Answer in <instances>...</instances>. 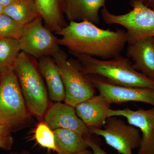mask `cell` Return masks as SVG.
<instances>
[{"label": "cell", "instance_id": "12", "mask_svg": "<svg viewBox=\"0 0 154 154\" xmlns=\"http://www.w3.org/2000/svg\"><path fill=\"white\" fill-rule=\"evenodd\" d=\"M110 104L101 94L94 95L75 107L78 117L88 129L102 128L107 119Z\"/></svg>", "mask_w": 154, "mask_h": 154}, {"label": "cell", "instance_id": "7", "mask_svg": "<svg viewBox=\"0 0 154 154\" xmlns=\"http://www.w3.org/2000/svg\"><path fill=\"white\" fill-rule=\"evenodd\" d=\"M41 16L23 27L19 39L21 51L37 59L53 57L61 49L58 38L45 25Z\"/></svg>", "mask_w": 154, "mask_h": 154}, {"label": "cell", "instance_id": "15", "mask_svg": "<svg viewBox=\"0 0 154 154\" xmlns=\"http://www.w3.org/2000/svg\"><path fill=\"white\" fill-rule=\"evenodd\" d=\"M38 66L44 78L50 99L56 102H64L66 93L63 82L54 59L51 57L38 59Z\"/></svg>", "mask_w": 154, "mask_h": 154}, {"label": "cell", "instance_id": "8", "mask_svg": "<svg viewBox=\"0 0 154 154\" xmlns=\"http://www.w3.org/2000/svg\"><path fill=\"white\" fill-rule=\"evenodd\" d=\"M89 130L91 134L102 137L107 145L120 154H133V150L139 147L141 141L139 129L116 116L107 118L103 128Z\"/></svg>", "mask_w": 154, "mask_h": 154}, {"label": "cell", "instance_id": "22", "mask_svg": "<svg viewBox=\"0 0 154 154\" xmlns=\"http://www.w3.org/2000/svg\"><path fill=\"white\" fill-rule=\"evenodd\" d=\"M13 144V139L11 135L2 136L0 135V148L5 150L10 149Z\"/></svg>", "mask_w": 154, "mask_h": 154}, {"label": "cell", "instance_id": "1", "mask_svg": "<svg viewBox=\"0 0 154 154\" xmlns=\"http://www.w3.org/2000/svg\"><path fill=\"white\" fill-rule=\"evenodd\" d=\"M60 45L71 54H78L109 60L120 55L127 41L123 29L104 30L88 22H69L58 33Z\"/></svg>", "mask_w": 154, "mask_h": 154}, {"label": "cell", "instance_id": "28", "mask_svg": "<svg viewBox=\"0 0 154 154\" xmlns=\"http://www.w3.org/2000/svg\"><path fill=\"white\" fill-rule=\"evenodd\" d=\"M10 154H29L28 152L23 151L21 152H11Z\"/></svg>", "mask_w": 154, "mask_h": 154}, {"label": "cell", "instance_id": "17", "mask_svg": "<svg viewBox=\"0 0 154 154\" xmlns=\"http://www.w3.org/2000/svg\"><path fill=\"white\" fill-rule=\"evenodd\" d=\"M55 152L58 154H73L89 147L87 137L71 130L58 128L53 131Z\"/></svg>", "mask_w": 154, "mask_h": 154}, {"label": "cell", "instance_id": "25", "mask_svg": "<svg viewBox=\"0 0 154 154\" xmlns=\"http://www.w3.org/2000/svg\"><path fill=\"white\" fill-rule=\"evenodd\" d=\"M145 5L154 11V0H142Z\"/></svg>", "mask_w": 154, "mask_h": 154}, {"label": "cell", "instance_id": "23", "mask_svg": "<svg viewBox=\"0 0 154 154\" xmlns=\"http://www.w3.org/2000/svg\"><path fill=\"white\" fill-rule=\"evenodd\" d=\"M88 145L89 147L92 150V154H109L101 148L99 145L91 140V137L88 140ZM115 154H120L119 153Z\"/></svg>", "mask_w": 154, "mask_h": 154}, {"label": "cell", "instance_id": "9", "mask_svg": "<svg viewBox=\"0 0 154 154\" xmlns=\"http://www.w3.org/2000/svg\"><path fill=\"white\" fill-rule=\"evenodd\" d=\"M85 76L110 105L136 102L146 103L154 107V89L116 85L99 76Z\"/></svg>", "mask_w": 154, "mask_h": 154}, {"label": "cell", "instance_id": "24", "mask_svg": "<svg viewBox=\"0 0 154 154\" xmlns=\"http://www.w3.org/2000/svg\"><path fill=\"white\" fill-rule=\"evenodd\" d=\"M11 128L10 127L0 121V135L2 136H8L10 135Z\"/></svg>", "mask_w": 154, "mask_h": 154}, {"label": "cell", "instance_id": "31", "mask_svg": "<svg viewBox=\"0 0 154 154\" xmlns=\"http://www.w3.org/2000/svg\"></svg>", "mask_w": 154, "mask_h": 154}, {"label": "cell", "instance_id": "30", "mask_svg": "<svg viewBox=\"0 0 154 154\" xmlns=\"http://www.w3.org/2000/svg\"><path fill=\"white\" fill-rule=\"evenodd\" d=\"M0 79H1V71H0Z\"/></svg>", "mask_w": 154, "mask_h": 154}, {"label": "cell", "instance_id": "6", "mask_svg": "<svg viewBox=\"0 0 154 154\" xmlns=\"http://www.w3.org/2000/svg\"><path fill=\"white\" fill-rule=\"evenodd\" d=\"M60 72L66 93L64 102L75 107L78 104L95 95V88L80 72L73 59L60 49L52 57Z\"/></svg>", "mask_w": 154, "mask_h": 154}, {"label": "cell", "instance_id": "29", "mask_svg": "<svg viewBox=\"0 0 154 154\" xmlns=\"http://www.w3.org/2000/svg\"><path fill=\"white\" fill-rule=\"evenodd\" d=\"M4 8L0 4V14H3L4 13Z\"/></svg>", "mask_w": 154, "mask_h": 154}, {"label": "cell", "instance_id": "16", "mask_svg": "<svg viewBox=\"0 0 154 154\" xmlns=\"http://www.w3.org/2000/svg\"><path fill=\"white\" fill-rule=\"evenodd\" d=\"M45 27L58 34L68 25L65 19L64 0H35Z\"/></svg>", "mask_w": 154, "mask_h": 154}, {"label": "cell", "instance_id": "27", "mask_svg": "<svg viewBox=\"0 0 154 154\" xmlns=\"http://www.w3.org/2000/svg\"><path fill=\"white\" fill-rule=\"evenodd\" d=\"M73 154H92V152L88 150L87 149Z\"/></svg>", "mask_w": 154, "mask_h": 154}, {"label": "cell", "instance_id": "21", "mask_svg": "<svg viewBox=\"0 0 154 154\" xmlns=\"http://www.w3.org/2000/svg\"><path fill=\"white\" fill-rule=\"evenodd\" d=\"M34 137L39 145L55 152L54 133L44 121L41 122L37 125L35 129Z\"/></svg>", "mask_w": 154, "mask_h": 154}, {"label": "cell", "instance_id": "19", "mask_svg": "<svg viewBox=\"0 0 154 154\" xmlns=\"http://www.w3.org/2000/svg\"><path fill=\"white\" fill-rule=\"evenodd\" d=\"M21 51L18 39L0 38V71L13 66Z\"/></svg>", "mask_w": 154, "mask_h": 154}, {"label": "cell", "instance_id": "20", "mask_svg": "<svg viewBox=\"0 0 154 154\" xmlns=\"http://www.w3.org/2000/svg\"><path fill=\"white\" fill-rule=\"evenodd\" d=\"M24 26L6 14H0V38H12L19 40Z\"/></svg>", "mask_w": 154, "mask_h": 154}, {"label": "cell", "instance_id": "3", "mask_svg": "<svg viewBox=\"0 0 154 154\" xmlns=\"http://www.w3.org/2000/svg\"><path fill=\"white\" fill-rule=\"evenodd\" d=\"M13 68L28 111L38 118H42L49 101L46 87L36 66L28 54L21 51Z\"/></svg>", "mask_w": 154, "mask_h": 154}, {"label": "cell", "instance_id": "4", "mask_svg": "<svg viewBox=\"0 0 154 154\" xmlns=\"http://www.w3.org/2000/svg\"><path fill=\"white\" fill-rule=\"evenodd\" d=\"M132 10L122 15L111 14L106 7L101 10V15L107 25H121L126 29L128 44L148 37H154V11L148 8L142 0H130Z\"/></svg>", "mask_w": 154, "mask_h": 154}, {"label": "cell", "instance_id": "26", "mask_svg": "<svg viewBox=\"0 0 154 154\" xmlns=\"http://www.w3.org/2000/svg\"><path fill=\"white\" fill-rule=\"evenodd\" d=\"M18 1L19 0H0V4L5 8Z\"/></svg>", "mask_w": 154, "mask_h": 154}, {"label": "cell", "instance_id": "11", "mask_svg": "<svg viewBox=\"0 0 154 154\" xmlns=\"http://www.w3.org/2000/svg\"><path fill=\"white\" fill-rule=\"evenodd\" d=\"M44 122L53 131L70 129L91 137L89 129L78 117L75 107L66 103L58 102L53 104L45 114Z\"/></svg>", "mask_w": 154, "mask_h": 154}, {"label": "cell", "instance_id": "2", "mask_svg": "<svg viewBox=\"0 0 154 154\" xmlns=\"http://www.w3.org/2000/svg\"><path fill=\"white\" fill-rule=\"evenodd\" d=\"M75 63L84 75L99 76L116 85L154 89V81L135 70L128 57L120 55L110 60H100L90 56L72 54Z\"/></svg>", "mask_w": 154, "mask_h": 154}, {"label": "cell", "instance_id": "10", "mask_svg": "<svg viewBox=\"0 0 154 154\" xmlns=\"http://www.w3.org/2000/svg\"><path fill=\"white\" fill-rule=\"evenodd\" d=\"M107 118L123 116L129 124L139 129L141 141L137 154H154V107L150 109L132 110L129 108L107 110Z\"/></svg>", "mask_w": 154, "mask_h": 154}, {"label": "cell", "instance_id": "18", "mask_svg": "<svg viewBox=\"0 0 154 154\" xmlns=\"http://www.w3.org/2000/svg\"><path fill=\"white\" fill-rule=\"evenodd\" d=\"M3 13L23 26L40 16L35 0H19L5 7Z\"/></svg>", "mask_w": 154, "mask_h": 154}, {"label": "cell", "instance_id": "13", "mask_svg": "<svg viewBox=\"0 0 154 154\" xmlns=\"http://www.w3.org/2000/svg\"><path fill=\"white\" fill-rule=\"evenodd\" d=\"M127 55L132 60L136 70L154 81V37H148L128 44Z\"/></svg>", "mask_w": 154, "mask_h": 154}, {"label": "cell", "instance_id": "5", "mask_svg": "<svg viewBox=\"0 0 154 154\" xmlns=\"http://www.w3.org/2000/svg\"><path fill=\"white\" fill-rule=\"evenodd\" d=\"M29 113L13 66L1 70L0 121L12 129L27 120Z\"/></svg>", "mask_w": 154, "mask_h": 154}, {"label": "cell", "instance_id": "14", "mask_svg": "<svg viewBox=\"0 0 154 154\" xmlns=\"http://www.w3.org/2000/svg\"><path fill=\"white\" fill-rule=\"evenodd\" d=\"M106 0H64L63 12L69 22L100 23L99 12Z\"/></svg>", "mask_w": 154, "mask_h": 154}]
</instances>
